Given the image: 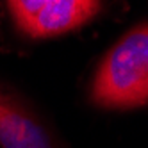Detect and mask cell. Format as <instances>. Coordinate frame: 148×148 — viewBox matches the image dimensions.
Masks as SVG:
<instances>
[{
	"mask_svg": "<svg viewBox=\"0 0 148 148\" xmlns=\"http://www.w3.org/2000/svg\"><path fill=\"white\" fill-rule=\"evenodd\" d=\"M91 102L103 109L148 103V25L129 30L105 54L91 79Z\"/></svg>",
	"mask_w": 148,
	"mask_h": 148,
	"instance_id": "1",
	"label": "cell"
},
{
	"mask_svg": "<svg viewBox=\"0 0 148 148\" xmlns=\"http://www.w3.org/2000/svg\"><path fill=\"white\" fill-rule=\"evenodd\" d=\"M14 25L29 38L75 30L100 13V0H5Z\"/></svg>",
	"mask_w": 148,
	"mask_h": 148,
	"instance_id": "2",
	"label": "cell"
},
{
	"mask_svg": "<svg viewBox=\"0 0 148 148\" xmlns=\"http://www.w3.org/2000/svg\"><path fill=\"white\" fill-rule=\"evenodd\" d=\"M0 148H64V145L22 95L0 84Z\"/></svg>",
	"mask_w": 148,
	"mask_h": 148,
	"instance_id": "3",
	"label": "cell"
}]
</instances>
